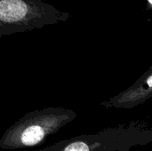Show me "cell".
I'll return each instance as SVG.
<instances>
[{"instance_id": "cell-1", "label": "cell", "mask_w": 152, "mask_h": 151, "mask_svg": "<svg viewBox=\"0 0 152 151\" xmlns=\"http://www.w3.org/2000/svg\"><path fill=\"white\" fill-rule=\"evenodd\" d=\"M76 117L74 110L63 107H47L28 112L7 128L0 139V148L17 150L38 146Z\"/></svg>"}, {"instance_id": "cell-2", "label": "cell", "mask_w": 152, "mask_h": 151, "mask_svg": "<svg viewBox=\"0 0 152 151\" xmlns=\"http://www.w3.org/2000/svg\"><path fill=\"white\" fill-rule=\"evenodd\" d=\"M152 142V127L133 121L60 141L37 151H126Z\"/></svg>"}, {"instance_id": "cell-3", "label": "cell", "mask_w": 152, "mask_h": 151, "mask_svg": "<svg viewBox=\"0 0 152 151\" xmlns=\"http://www.w3.org/2000/svg\"><path fill=\"white\" fill-rule=\"evenodd\" d=\"M70 14L43 0H0V36L67 21Z\"/></svg>"}, {"instance_id": "cell-4", "label": "cell", "mask_w": 152, "mask_h": 151, "mask_svg": "<svg viewBox=\"0 0 152 151\" xmlns=\"http://www.w3.org/2000/svg\"><path fill=\"white\" fill-rule=\"evenodd\" d=\"M152 98V66L131 86L101 102L106 109H131Z\"/></svg>"}, {"instance_id": "cell-5", "label": "cell", "mask_w": 152, "mask_h": 151, "mask_svg": "<svg viewBox=\"0 0 152 151\" xmlns=\"http://www.w3.org/2000/svg\"><path fill=\"white\" fill-rule=\"evenodd\" d=\"M126 151H132V150H126Z\"/></svg>"}]
</instances>
